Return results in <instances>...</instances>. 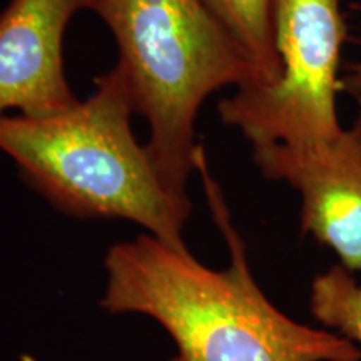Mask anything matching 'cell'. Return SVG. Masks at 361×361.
<instances>
[{"label": "cell", "mask_w": 361, "mask_h": 361, "mask_svg": "<svg viewBox=\"0 0 361 361\" xmlns=\"http://www.w3.org/2000/svg\"><path fill=\"white\" fill-rule=\"evenodd\" d=\"M196 169L231 263L226 269L207 268L188 247L139 234L107 251L102 308L159 323L178 348L171 361H360L361 348L350 338L298 323L271 303L252 278L245 243L202 147Z\"/></svg>", "instance_id": "cell-1"}, {"label": "cell", "mask_w": 361, "mask_h": 361, "mask_svg": "<svg viewBox=\"0 0 361 361\" xmlns=\"http://www.w3.org/2000/svg\"><path fill=\"white\" fill-rule=\"evenodd\" d=\"M87 101L51 116H0V151L56 209L79 219H126L174 247H186L189 211L162 186L119 66L94 80Z\"/></svg>", "instance_id": "cell-2"}, {"label": "cell", "mask_w": 361, "mask_h": 361, "mask_svg": "<svg viewBox=\"0 0 361 361\" xmlns=\"http://www.w3.org/2000/svg\"><path fill=\"white\" fill-rule=\"evenodd\" d=\"M96 13L114 35L135 114L147 119L152 166L191 213L197 114L216 90L256 82L250 59L202 0H101Z\"/></svg>", "instance_id": "cell-3"}, {"label": "cell", "mask_w": 361, "mask_h": 361, "mask_svg": "<svg viewBox=\"0 0 361 361\" xmlns=\"http://www.w3.org/2000/svg\"><path fill=\"white\" fill-rule=\"evenodd\" d=\"M279 75L246 84L219 102L221 123L241 130L251 146H308L336 137V96L346 40L341 0H274Z\"/></svg>", "instance_id": "cell-4"}, {"label": "cell", "mask_w": 361, "mask_h": 361, "mask_svg": "<svg viewBox=\"0 0 361 361\" xmlns=\"http://www.w3.org/2000/svg\"><path fill=\"white\" fill-rule=\"evenodd\" d=\"M252 161L266 179L300 192L301 231L361 274V111L351 128L326 142L255 146Z\"/></svg>", "instance_id": "cell-5"}, {"label": "cell", "mask_w": 361, "mask_h": 361, "mask_svg": "<svg viewBox=\"0 0 361 361\" xmlns=\"http://www.w3.org/2000/svg\"><path fill=\"white\" fill-rule=\"evenodd\" d=\"M101 0H11L0 13V116H51L80 102L64 69V35Z\"/></svg>", "instance_id": "cell-6"}, {"label": "cell", "mask_w": 361, "mask_h": 361, "mask_svg": "<svg viewBox=\"0 0 361 361\" xmlns=\"http://www.w3.org/2000/svg\"><path fill=\"white\" fill-rule=\"evenodd\" d=\"M250 59L255 84H269L279 75L274 42V0H202Z\"/></svg>", "instance_id": "cell-7"}, {"label": "cell", "mask_w": 361, "mask_h": 361, "mask_svg": "<svg viewBox=\"0 0 361 361\" xmlns=\"http://www.w3.org/2000/svg\"><path fill=\"white\" fill-rule=\"evenodd\" d=\"M311 314L361 348V283L343 264L331 266L311 283Z\"/></svg>", "instance_id": "cell-8"}, {"label": "cell", "mask_w": 361, "mask_h": 361, "mask_svg": "<svg viewBox=\"0 0 361 361\" xmlns=\"http://www.w3.org/2000/svg\"><path fill=\"white\" fill-rule=\"evenodd\" d=\"M353 8L361 11V4H353ZM341 89L351 96L361 99V64L351 66L348 74L341 79Z\"/></svg>", "instance_id": "cell-9"}, {"label": "cell", "mask_w": 361, "mask_h": 361, "mask_svg": "<svg viewBox=\"0 0 361 361\" xmlns=\"http://www.w3.org/2000/svg\"><path fill=\"white\" fill-rule=\"evenodd\" d=\"M29 361H34V360H29Z\"/></svg>", "instance_id": "cell-10"}]
</instances>
